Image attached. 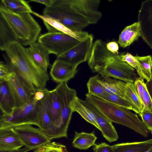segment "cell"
I'll return each instance as SVG.
<instances>
[{
	"label": "cell",
	"mask_w": 152,
	"mask_h": 152,
	"mask_svg": "<svg viewBox=\"0 0 152 152\" xmlns=\"http://www.w3.org/2000/svg\"><path fill=\"white\" fill-rule=\"evenodd\" d=\"M25 146L31 150L51 142L39 128L31 125H24L12 128Z\"/></svg>",
	"instance_id": "obj_9"
},
{
	"label": "cell",
	"mask_w": 152,
	"mask_h": 152,
	"mask_svg": "<svg viewBox=\"0 0 152 152\" xmlns=\"http://www.w3.org/2000/svg\"><path fill=\"white\" fill-rule=\"evenodd\" d=\"M32 14L39 18L43 21L49 32H61L70 35L76 39L82 41L89 34L86 31L75 32L66 27L58 20L47 15H40L33 11Z\"/></svg>",
	"instance_id": "obj_15"
},
{
	"label": "cell",
	"mask_w": 152,
	"mask_h": 152,
	"mask_svg": "<svg viewBox=\"0 0 152 152\" xmlns=\"http://www.w3.org/2000/svg\"><path fill=\"white\" fill-rule=\"evenodd\" d=\"M144 152H152V146Z\"/></svg>",
	"instance_id": "obj_42"
},
{
	"label": "cell",
	"mask_w": 152,
	"mask_h": 152,
	"mask_svg": "<svg viewBox=\"0 0 152 152\" xmlns=\"http://www.w3.org/2000/svg\"><path fill=\"white\" fill-rule=\"evenodd\" d=\"M34 152H69L66 146L55 142H50L35 149Z\"/></svg>",
	"instance_id": "obj_30"
},
{
	"label": "cell",
	"mask_w": 152,
	"mask_h": 152,
	"mask_svg": "<svg viewBox=\"0 0 152 152\" xmlns=\"http://www.w3.org/2000/svg\"><path fill=\"white\" fill-rule=\"evenodd\" d=\"M0 108L2 114H11L15 108L13 98L6 81H0Z\"/></svg>",
	"instance_id": "obj_20"
},
{
	"label": "cell",
	"mask_w": 152,
	"mask_h": 152,
	"mask_svg": "<svg viewBox=\"0 0 152 152\" xmlns=\"http://www.w3.org/2000/svg\"><path fill=\"white\" fill-rule=\"evenodd\" d=\"M109 102L129 110H132L140 116L142 112L135 105L116 95L105 93L99 97Z\"/></svg>",
	"instance_id": "obj_27"
},
{
	"label": "cell",
	"mask_w": 152,
	"mask_h": 152,
	"mask_svg": "<svg viewBox=\"0 0 152 152\" xmlns=\"http://www.w3.org/2000/svg\"><path fill=\"white\" fill-rule=\"evenodd\" d=\"M23 146L19 136L12 128L0 129V150H17Z\"/></svg>",
	"instance_id": "obj_17"
},
{
	"label": "cell",
	"mask_w": 152,
	"mask_h": 152,
	"mask_svg": "<svg viewBox=\"0 0 152 152\" xmlns=\"http://www.w3.org/2000/svg\"><path fill=\"white\" fill-rule=\"evenodd\" d=\"M100 4L99 0H53L44 9L43 15L56 19L72 31L80 32L100 20Z\"/></svg>",
	"instance_id": "obj_1"
},
{
	"label": "cell",
	"mask_w": 152,
	"mask_h": 152,
	"mask_svg": "<svg viewBox=\"0 0 152 152\" xmlns=\"http://www.w3.org/2000/svg\"><path fill=\"white\" fill-rule=\"evenodd\" d=\"M6 81L14 99L15 108L21 107L29 102L34 94L13 73H11Z\"/></svg>",
	"instance_id": "obj_12"
},
{
	"label": "cell",
	"mask_w": 152,
	"mask_h": 152,
	"mask_svg": "<svg viewBox=\"0 0 152 152\" xmlns=\"http://www.w3.org/2000/svg\"><path fill=\"white\" fill-rule=\"evenodd\" d=\"M31 150L26 146L22 148H20L17 150H8V151H1L0 150V152H27Z\"/></svg>",
	"instance_id": "obj_41"
},
{
	"label": "cell",
	"mask_w": 152,
	"mask_h": 152,
	"mask_svg": "<svg viewBox=\"0 0 152 152\" xmlns=\"http://www.w3.org/2000/svg\"><path fill=\"white\" fill-rule=\"evenodd\" d=\"M144 79L140 77H137L134 83L135 88L142 101L143 91L145 86Z\"/></svg>",
	"instance_id": "obj_36"
},
{
	"label": "cell",
	"mask_w": 152,
	"mask_h": 152,
	"mask_svg": "<svg viewBox=\"0 0 152 152\" xmlns=\"http://www.w3.org/2000/svg\"><path fill=\"white\" fill-rule=\"evenodd\" d=\"M39 101L34 96L23 106L15 109L10 114H2L0 118V129L13 128L24 125H39Z\"/></svg>",
	"instance_id": "obj_7"
},
{
	"label": "cell",
	"mask_w": 152,
	"mask_h": 152,
	"mask_svg": "<svg viewBox=\"0 0 152 152\" xmlns=\"http://www.w3.org/2000/svg\"><path fill=\"white\" fill-rule=\"evenodd\" d=\"M53 0H31L29 1L34 2L43 4L46 7L50 5L53 2Z\"/></svg>",
	"instance_id": "obj_40"
},
{
	"label": "cell",
	"mask_w": 152,
	"mask_h": 152,
	"mask_svg": "<svg viewBox=\"0 0 152 152\" xmlns=\"http://www.w3.org/2000/svg\"><path fill=\"white\" fill-rule=\"evenodd\" d=\"M99 80L105 92L116 95L134 104L127 94L126 83L104 75L99 76Z\"/></svg>",
	"instance_id": "obj_16"
},
{
	"label": "cell",
	"mask_w": 152,
	"mask_h": 152,
	"mask_svg": "<svg viewBox=\"0 0 152 152\" xmlns=\"http://www.w3.org/2000/svg\"><path fill=\"white\" fill-rule=\"evenodd\" d=\"M140 116L145 126L152 134V112L148 110L142 111Z\"/></svg>",
	"instance_id": "obj_34"
},
{
	"label": "cell",
	"mask_w": 152,
	"mask_h": 152,
	"mask_svg": "<svg viewBox=\"0 0 152 152\" xmlns=\"http://www.w3.org/2000/svg\"><path fill=\"white\" fill-rule=\"evenodd\" d=\"M74 138L72 142L73 146L80 150H86L94 146L97 137L94 132H75Z\"/></svg>",
	"instance_id": "obj_24"
},
{
	"label": "cell",
	"mask_w": 152,
	"mask_h": 152,
	"mask_svg": "<svg viewBox=\"0 0 152 152\" xmlns=\"http://www.w3.org/2000/svg\"><path fill=\"white\" fill-rule=\"evenodd\" d=\"M107 44L100 39L93 43L88 65L93 72L101 75L133 83L137 77L134 68L127 63L121 61L118 53H114L107 48Z\"/></svg>",
	"instance_id": "obj_3"
},
{
	"label": "cell",
	"mask_w": 152,
	"mask_h": 152,
	"mask_svg": "<svg viewBox=\"0 0 152 152\" xmlns=\"http://www.w3.org/2000/svg\"><path fill=\"white\" fill-rule=\"evenodd\" d=\"M85 101L94 114L103 136L110 142L116 141L118 137L112 122L91 102L86 99Z\"/></svg>",
	"instance_id": "obj_13"
},
{
	"label": "cell",
	"mask_w": 152,
	"mask_h": 152,
	"mask_svg": "<svg viewBox=\"0 0 152 152\" xmlns=\"http://www.w3.org/2000/svg\"><path fill=\"white\" fill-rule=\"evenodd\" d=\"M99 75H97L90 78L87 86L88 93L99 97L105 92L99 80Z\"/></svg>",
	"instance_id": "obj_28"
},
{
	"label": "cell",
	"mask_w": 152,
	"mask_h": 152,
	"mask_svg": "<svg viewBox=\"0 0 152 152\" xmlns=\"http://www.w3.org/2000/svg\"><path fill=\"white\" fill-rule=\"evenodd\" d=\"M138 22L140 26L141 37L152 49V0L142 2L138 12Z\"/></svg>",
	"instance_id": "obj_11"
},
{
	"label": "cell",
	"mask_w": 152,
	"mask_h": 152,
	"mask_svg": "<svg viewBox=\"0 0 152 152\" xmlns=\"http://www.w3.org/2000/svg\"><path fill=\"white\" fill-rule=\"evenodd\" d=\"M77 67L57 58L51 66L50 75L51 79L57 83L67 82L76 74Z\"/></svg>",
	"instance_id": "obj_14"
},
{
	"label": "cell",
	"mask_w": 152,
	"mask_h": 152,
	"mask_svg": "<svg viewBox=\"0 0 152 152\" xmlns=\"http://www.w3.org/2000/svg\"><path fill=\"white\" fill-rule=\"evenodd\" d=\"M141 37L140 28L138 22L126 27L119 35L118 42L120 47L125 48Z\"/></svg>",
	"instance_id": "obj_19"
},
{
	"label": "cell",
	"mask_w": 152,
	"mask_h": 152,
	"mask_svg": "<svg viewBox=\"0 0 152 152\" xmlns=\"http://www.w3.org/2000/svg\"><path fill=\"white\" fill-rule=\"evenodd\" d=\"M93 39V36L89 34L73 48L57 57V58L77 66L89 58L94 43Z\"/></svg>",
	"instance_id": "obj_10"
},
{
	"label": "cell",
	"mask_w": 152,
	"mask_h": 152,
	"mask_svg": "<svg viewBox=\"0 0 152 152\" xmlns=\"http://www.w3.org/2000/svg\"><path fill=\"white\" fill-rule=\"evenodd\" d=\"M60 97L61 111L59 119L52 123L50 127L43 133L51 140L67 138L68 128L73 112L72 105L77 96L76 91L70 88L67 82L59 83L55 88Z\"/></svg>",
	"instance_id": "obj_6"
},
{
	"label": "cell",
	"mask_w": 152,
	"mask_h": 152,
	"mask_svg": "<svg viewBox=\"0 0 152 152\" xmlns=\"http://www.w3.org/2000/svg\"><path fill=\"white\" fill-rule=\"evenodd\" d=\"M86 99L93 103L112 122L126 126L147 137L148 131L137 115L124 107L105 101L88 93Z\"/></svg>",
	"instance_id": "obj_5"
},
{
	"label": "cell",
	"mask_w": 152,
	"mask_h": 152,
	"mask_svg": "<svg viewBox=\"0 0 152 152\" xmlns=\"http://www.w3.org/2000/svg\"><path fill=\"white\" fill-rule=\"evenodd\" d=\"M73 112L78 113L86 121L95 126L101 131L95 116L86 104L85 101L76 97L72 105Z\"/></svg>",
	"instance_id": "obj_22"
},
{
	"label": "cell",
	"mask_w": 152,
	"mask_h": 152,
	"mask_svg": "<svg viewBox=\"0 0 152 152\" xmlns=\"http://www.w3.org/2000/svg\"><path fill=\"white\" fill-rule=\"evenodd\" d=\"M3 57L10 72L13 73L34 95L45 88L49 78L48 71L39 66L25 47L16 42L10 44Z\"/></svg>",
	"instance_id": "obj_2"
},
{
	"label": "cell",
	"mask_w": 152,
	"mask_h": 152,
	"mask_svg": "<svg viewBox=\"0 0 152 152\" xmlns=\"http://www.w3.org/2000/svg\"><path fill=\"white\" fill-rule=\"evenodd\" d=\"M81 41L64 33L49 32L40 35L38 39V42L50 54H54L57 57L69 51Z\"/></svg>",
	"instance_id": "obj_8"
},
{
	"label": "cell",
	"mask_w": 152,
	"mask_h": 152,
	"mask_svg": "<svg viewBox=\"0 0 152 152\" xmlns=\"http://www.w3.org/2000/svg\"><path fill=\"white\" fill-rule=\"evenodd\" d=\"M148 92L152 100V68L151 70V76L149 80L145 83Z\"/></svg>",
	"instance_id": "obj_39"
},
{
	"label": "cell",
	"mask_w": 152,
	"mask_h": 152,
	"mask_svg": "<svg viewBox=\"0 0 152 152\" xmlns=\"http://www.w3.org/2000/svg\"><path fill=\"white\" fill-rule=\"evenodd\" d=\"M30 14L15 13L0 6V20L5 24L12 42L24 46L38 40L41 27Z\"/></svg>",
	"instance_id": "obj_4"
},
{
	"label": "cell",
	"mask_w": 152,
	"mask_h": 152,
	"mask_svg": "<svg viewBox=\"0 0 152 152\" xmlns=\"http://www.w3.org/2000/svg\"><path fill=\"white\" fill-rule=\"evenodd\" d=\"M113 146L115 152H144L152 146V138L142 141L118 143Z\"/></svg>",
	"instance_id": "obj_23"
},
{
	"label": "cell",
	"mask_w": 152,
	"mask_h": 152,
	"mask_svg": "<svg viewBox=\"0 0 152 152\" xmlns=\"http://www.w3.org/2000/svg\"><path fill=\"white\" fill-rule=\"evenodd\" d=\"M127 94L133 103L142 111L143 108L142 102L136 91L133 83H126Z\"/></svg>",
	"instance_id": "obj_31"
},
{
	"label": "cell",
	"mask_w": 152,
	"mask_h": 152,
	"mask_svg": "<svg viewBox=\"0 0 152 152\" xmlns=\"http://www.w3.org/2000/svg\"><path fill=\"white\" fill-rule=\"evenodd\" d=\"M107 49L110 51L114 53H118L119 47L118 43L115 42H111L107 44Z\"/></svg>",
	"instance_id": "obj_38"
},
{
	"label": "cell",
	"mask_w": 152,
	"mask_h": 152,
	"mask_svg": "<svg viewBox=\"0 0 152 152\" xmlns=\"http://www.w3.org/2000/svg\"><path fill=\"white\" fill-rule=\"evenodd\" d=\"M28 2L23 0H1L0 6L16 13H32Z\"/></svg>",
	"instance_id": "obj_26"
},
{
	"label": "cell",
	"mask_w": 152,
	"mask_h": 152,
	"mask_svg": "<svg viewBox=\"0 0 152 152\" xmlns=\"http://www.w3.org/2000/svg\"><path fill=\"white\" fill-rule=\"evenodd\" d=\"M93 152H115L113 145L110 146L105 142L95 144L93 148Z\"/></svg>",
	"instance_id": "obj_35"
},
{
	"label": "cell",
	"mask_w": 152,
	"mask_h": 152,
	"mask_svg": "<svg viewBox=\"0 0 152 152\" xmlns=\"http://www.w3.org/2000/svg\"><path fill=\"white\" fill-rule=\"evenodd\" d=\"M118 56L121 61L126 62L135 69L140 77L145 79V78L142 72L139 64L134 56L129 53L125 54H118Z\"/></svg>",
	"instance_id": "obj_32"
},
{
	"label": "cell",
	"mask_w": 152,
	"mask_h": 152,
	"mask_svg": "<svg viewBox=\"0 0 152 152\" xmlns=\"http://www.w3.org/2000/svg\"><path fill=\"white\" fill-rule=\"evenodd\" d=\"M49 91L48 89L44 97L39 101L38 127L42 132L47 130L52 123L48 110Z\"/></svg>",
	"instance_id": "obj_21"
},
{
	"label": "cell",
	"mask_w": 152,
	"mask_h": 152,
	"mask_svg": "<svg viewBox=\"0 0 152 152\" xmlns=\"http://www.w3.org/2000/svg\"><path fill=\"white\" fill-rule=\"evenodd\" d=\"M142 111L148 110L152 112V100L145 86L142 96Z\"/></svg>",
	"instance_id": "obj_33"
},
{
	"label": "cell",
	"mask_w": 152,
	"mask_h": 152,
	"mask_svg": "<svg viewBox=\"0 0 152 152\" xmlns=\"http://www.w3.org/2000/svg\"><path fill=\"white\" fill-rule=\"evenodd\" d=\"M134 57L139 64L145 80L147 81L149 80L151 76V70L152 68L151 56L150 55L139 56L137 55Z\"/></svg>",
	"instance_id": "obj_29"
},
{
	"label": "cell",
	"mask_w": 152,
	"mask_h": 152,
	"mask_svg": "<svg viewBox=\"0 0 152 152\" xmlns=\"http://www.w3.org/2000/svg\"><path fill=\"white\" fill-rule=\"evenodd\" d=\"M27 48L34 61L40 67L47 70L50 64L49 51L38 42L32 44Z\"/></svg>",
	"instance_id": "obj_18"
},
{
	"label": "cell",
	"mask_w": 152,
	"mask_h": 152,
	"mask_svg": "<svg viewBox=\"0 0 152 152\" xmlns=\"http://www.w3.org/2000/svg\"><path fill=\"white\" fill-rule=\"evenodd\" d=\"M11 73L5 63H0V81H6L10 75Z\"/></svg>",
	"instance_id": "obj_37"
},
{
	"label": "cell",
	"mask_w": 152,
	"mask_h": 152,
	"mask_svg": "<svg viewBox=\"0 0 152 152\" xmlns=\"http://www.w3.org/2000/svg\"><path fill=\"white\" fill-rule=\"evenodd\" d=\"M48 110L52 123L55 122L59 119L61 113V103L56 88L49 91Z\"/></svg>",
	"instance_id": "obj_25"
}]
</instances>
